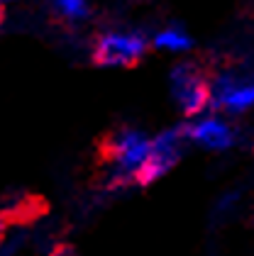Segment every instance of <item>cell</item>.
I'll list each match as a JSON object with an SVG mask.
<instances>
[{
  "label": "cell",
  "mask_w": 254,
  "mask_h": 256,
  "mask_svg": "<svg viewBox=\"0 0 254 256\" xmlns=\"http://www.w3.org/2000/svg\"><path fill=\"white\" fill-rule=\"evenodd\" d=\"M191 144H193V139H191V132H188V124L171 127V130L161 132L149 144L147 156L135 171V183L137 186H149V183H154L156 178L169 174L181 161V156L188 152Z\"/></svg>",
  "instance_id": "cell-2"
},
{
  "label": "cell",
  "mask_w": 254,
  "mask_h": 256,
  "mask_svg": "<svg viewBox=\"0 0 254 256\" xmlns=\"http://www.w3.org/2000/svg\"><path fill=\"white\" fill-rule=\"evenodd\" d=\"M44 256H78V249L69 242H57Z\"/></svg>",
  "instance_id": "cell-8"
},
{
  "label": "cell",
  "mask_w": 254,
  "mask_h": 256,
  "mask_svg": "<svg viewBox=\"0 0 254 256\" xmlns=\"http://www.w3.org/2000/svg\"><path fill=\"white\" fill-rule=\"evenodd\" d=\"M149 152V142L144 132L130 124H120L108 130L96 144V164L98 166H120L135 174L139 164Z\"/></svg>",
  "instance_id": "cell-3"
},
{
  "label": "cell",
  "mask_w": 254,
  "mask_h": 256,
  "mask_svg": "<svg viewBox=\"0 0 254 256\" xmlns=\"http://www.w3.org/2000/svg\"><path fill=\"white\" fill-rule=\"evenodd\" d=\"M47 200L42 196L27 193V190H15L0 200V215L8 220V224H30L47 215Z\"/></svg>",
  "instance_id": "cell-5"
},
{
  "label": "cell",
  "mask_w": 254,
  "mask_h": 256,
  "mask_svg": "<svg viewBox=\"0 0 254 256\" xmlns=\"http://www.w3.org/2000/svg\"><path fill=\"white\" fill-rule=\"evenodd\" d=\"M213 71L203 59H186L171 68V93L183 118H195L210 102Z\"/></svg>",
  "instance_id": "cell-1"
},
{
  "label": "cell",
  "mask_w": 254,
  "mask_h": 256,
  "mask_svg": "<svg viewBox=\"0 0 254 256\" xmlns=\"http://www.w3.org/2000/svg\"><path fill=\"white\" fill-rule=\"evenodd\" d=\"M3 22H5V5H3V0H0V27H3Z\"/></svg>",
  "instance_id": "cell-10"
},
{
  "label": "cell",
  "mask_w": 254,
  "mask_h": 256,
  "mask_svg": "<svg viewBox=\"0 0 254 256\" xmlns=\"http://www.w3.org/2000/svg\"><path fill=\"white\" fill-rule=\"evenodd\" d=\"M5 236H8V220L0 215V244L5 242Z\"/></svg>",
  "instance_id": "cell-9"
},
{
  "label": "cell",
  "mask_w": 254,
  "mask_h": 256,
  "mask_svg": "<svg viewBox=\"0 0 254 256\" xmlns=\"http://www.w3.org/2000/svg\"><path fill=\"white\" fill-rule=\"evenodd\" d=\"M188 132L195 144H203L208 149H230L234 144L232 127L217 118L198 120L195 124H188Z\"/></svg>",
  "instance_id": "cell-6"
},
{
  "label": "cell",
  "mask_w": 254,
  "mask_h": 256,
  "mask_svg": "<svg viewBox=\"0 0 254 256\" xmlns=\"http://www.w3.org/2000/svg\"><path fill=\"white\" fill-rule=\"evenodd\" d=\"M191 37L183 32V27L178 22H171L169 27H164L161 32H156L154 44L156 46H164V49H174V52H181V49H188L191 46Z\"/></svg>",
  "instance_id": "cell-7"
},
{
  "label": "cell",
  "mask_w": 254,
  "mask_h": 256,
  "mask_svg": "<svg viewBox=\"0 0 254 256\" xmlns=\"http://www.w3.org/2000/svg\"><path fill=\"white\" fill-rule=\"evenodd\" d=\"M147 44L137 32H103L91 49V61L98 66H137L147 54Z\"/></svg>",
  "instance_id": "cell-4"
}]
</instances>
